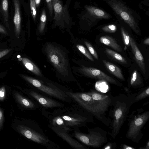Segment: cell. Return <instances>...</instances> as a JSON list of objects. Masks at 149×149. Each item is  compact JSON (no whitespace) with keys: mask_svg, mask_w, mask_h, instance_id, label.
Listing matches in <instances>:
<instances>
[{"mask_svg":"<svg viewBox=\"0 0 149 149\" xmlns=\"http://www.w3.org/2000/svg\"><path fill=\"white\" fill-rule=\"evenodd\" d=\"M138 93L127 96L121 94L114 97L112 96L111 106L113 107L109 115L111 120V137L114 139L117 136L124 122L126 120L132 104L135 102V96Z\"/></svg>","mask_w":149,"mask_h":149,"instance_id":"6da1fadb","label":"cell"},{"mask_svg":"<svg viewBox=\"0 0 149 149\" xmlns=\"http://www.w3.org/2000/svg\"><path fill=\"white\" fill-rule=\"evenodd\" d=\"M66 93L87 112L111 129V120L107 116L106 113L99 102L93 99L88 93L69 92Z\"/></svg>","mask_w":149,"mask_h":149,"instance_id":"7a4b0ae2","label":"cell"},{"mask_svg":"<svg viewBox=\"0 0 149 149\" xmlns=\"http://www.w3.org/2000/svg\"><path fill=\"white\" fill-rule=\"evenodd\" d=\"M131 116L126 137L134 143H139L143 135L142 129L149 118V111L135 115L132 112Z\"/></svg>","mask_w":149,"mask_h":149,"instance_id":"3957f363","label":"cell"},{"mask_svg":"<svg viewBox=\"0 0 149 149\" xmlns=\"http://www.w3.org/2000/svg\"><path fill=\"white\" fill-rule=\"evenodd\" d=\"M113 10L137 34L140 30L136 19L131 10L121 0H104Z\"/></svg>","mask_w":149,"mask_h":149,"instance_id":"277c9868","label":"cell"},{"mask_svg":"<svg viewBox=\"0 0 149 149\" xmlns=\"http://www.w3.org/2000/svg\"><path fill=\"white\" fill-rule=\"evenodd\" d=\"M88 129V134L74 131V136L85 145L95 148L100 147L108 142V133L106 131L99 127Z\"/></svg>","mask_w":149,"mask_h":149,"instance_id":"5b68a950","label":"cell"},{"mask_svg":"<svg viewBox=\"0 0 149 149\" xmlns=\"http://www.w3.org/2000/svg\"><path fill=\"white\" fill-rule=\"evenodd\" d=\"M45 51L48 59L57 70L63 75H67L68 62L63 51L59 48L48 43L45 47Z\"/></svg>","mask_w":149,"mask_h":149,"instance_id":"8992f818","label":"cell"},{"mask_svg":"<svg viewBox=\"0 0 149 149\" xmlns=\"http://www.w3.org/2000/svg\"><path fill=\"white\" fill-rule=\"evenodd\" d=\"M20 76L26 81L48 95L62 100L67 101V95L60 89L46 86L33 78L23 74H21Z\"/></svg>","mask_w":149,"mask_h":149,"instance_id":"52a82bcc","label":"cell"},{"mask_svg":"<svg viewBox=\"0 0 149 149\" xmlns=\"http://www.w3.org/2000/svg\"><path fill=\"white\" fill-rule=\"evenodd\" d=\"M18 132L27 139L44 145H47L50 141L45 135L24 125H19L16 127Z\"/></svg>","mask_w":149,"mask_h":149,"instance_id":"ba28073f","label":"cell"},{"mask_svg":"<svg viewBox=\"0 0 149 149\" xmlns=\"http://www.w3.org/2000/svg\"><path fill=\"white\" fill-rule=\"evenodd\" d=\"M54 16V19L57 26H63L65 24L68 23L70 20L67 6H63L60 0H52Z\"/></svg>","mask_w":149,"mask_h":149,"instance_id":"9c48e42d","label":"cell"},{"mask_svg":"<svg viewBox=\"0 0 149 149\" xmlns=\"http://www.w3.org/2000/svg\"><path fill=\"white\" fill-rule=\"evenodd\" d=\"M80 72L84 76L104 81L117 86L120 84L115 79L101 71L90 67L82 65L79 69Z\"/></svg>","mask_w":149,"mask_h":149,"instance_id":"30bf717a","label":"cell"},{"mask_svg":"<svg viewBox=\"0 0 149 149\" xmlns=\"http://www.w3.org/2000/svg\"><path fill=\"white\" fill-rule=\"evenodd\" d=\"M50 128L58 136L66 141L71 146L77 149L88 148L72 138L67 132L57 127L50 126Z\"/></svg>","mask_w":149,"mask_h":149,"instance_id":"8fae6325","label":"cell"},{"mask_svg":"<svg viewBox=\"0 0 149 149\" xmlns=\"http://www.w3.org/2000/svg\"><path fill=\"white\" fill-rule=\"evenodd\" d=\"M29 94L44 107L47 108L62 107L63 106V104L53 99L44 97L35 91H31Z\"/></svg>","mask_w":149,"mask_h":149,"instance_id":"7c38bea8","label":"cell"},{"mask_svg":"<svg viewBox=\"0 0 149 149\" xmlns=\"http://www.w3.org/2000/svg\"><path fill=\"white\" fill-rule=\"evenodd\" d=\"M63 120L65 125L68 127H78L84 125L87 122H93L86 117L79 116H73L70 115L60 116Z\"/></svg>","mask_w":149,"mask_h":149,"instance_id":"4fadbf2b","label":"cell"},{"mask_svg":"<svg viewBox=\"0 0 149 149\" xmlns=\"http://www.w3.org/2000/svg\"><path fill=\"white\" fill-rule=\"evenodd\" d=\"M130 45L136 62L143 73L145 74L146 72V67L143 57L134 40L132 38H130Z\"/></svg>","mask_w":149,"mask_h":149,"instance_id":"5bb4252c","label":"cell"},{"mask_svg":"<svg viewBox=\"0 0 149 149\" xmlns=\"http://www.w3.org/2000/svg\"><path fill=\"white\" fill-rule=\"evenodd\" d=\"M14 7L13 22L15 26V36L18 38L21 31V16L19 0H13Z\"/></svg>","mask_w":149,"mask_h":149,"instance_id":"9a60e30c","label":"cell"},{"mask_svg":"<svg viewBox=\"0 0 149 149\" xmlns=\"http://www.w3.org/2000/svg\"><path fill=\"white\" fill-rule=\"evenodd\" d=\"M13 96L17 103L21 107L29 109H32L35 108V104L32 101L19 92L14 93Z\"/></svg>","mask_w":149,"mask_h":149,"instance_id":"2e32d148","label":"cell"},{"mask_svg":"<svg viewBox=\"0 0 149 149\" xmlns=\"http://www.w3.org/2000/svg\"><path fill=\"white\" fill-rule=\"evenodd\" d=\"M86 10L91 16L98 19H109L111 16L102 10L95 7L86 6Z\"/></svg>","mask_w":149,"mask_h":149,"instance_id":"e0dca14e","label":"cell"},{"mask_svg":"<svg viewBox=\"0 0 149 149\" xmlns=\"http://www.w3.org/2000/svg\"><path fill=\"white\" fill-rule=\"evenodd\" d=\"M100 41L102 43L110 47L117 51L121 52L122 50L116 40L112 37L108 36H103L100 38Z\"/></svg>","mask_w":149,"mask_h":149,"instance_id":"ac0fdd59","label":"cell"},{"mask_svg":"<svg viewBox=\"0 0 149 149\" xmlns=\"http://www.w3.org/2000/svg\"><path fill=\"white\" fill-rule=\"evenodd\" d=\"M103 62L109 71L118 78L123 80H125L121 69L115 64L105 60Z\"/></svg>","mask_w":149,"mask_h":149,"instance_id":"d6986e66","label":"cell"},{"mask_svg":"<svg viewBox=\"0 0 149 149\" xmlns=\"http://www.w3.org/2000/svg\"><path fill=\"white\" fill-rule=\"evenodd\" d=\"M21 60L23 64L27 69L36 75L42 76V73L39 68L29 59L23 57L21 58Z\"/></svg>","mask_w":149,"mask_h":149,"instance_id":"ffe728a7","label":"cell"},{"mask_svg":"<svg viewBox=\"0 0 149 149\" xmlns=\"http://www.w3.org/2000/svg\"><path fill=\"white\" fill-rule=\"evenodd\" d=\"M51 124L52 125V126L58 127L67 132L70 130V127L65 125L63 120L60 116L54 118L52 120Z\"/></svg>","mask_w":149,"mask_h":149,"instance_id":"44dd1931","label":"cell"},{"mask_svg":"<svg viewBox=\"0 0 149 149\" xmlns=\"http://www.w3.org/2000/svg\"><path fill=\"white\" fill-rule=\"evenodd\" d=\"M105 51L109 55L116 61L124 64L127 63L126 60L121 55L116 52L107 48H106Z\"/></svg>","mask_w":149,"mask_h":149,"instance_id":"7402d4cb","label":"cell"},{"mask_svg":"<svg viewBox=\"0 0 149 149\" xmlns=\"http://www.w3.org/2000/svg\"><path fill=\"white\" fill-rule=\"evenodd\" d=\"M0 9L5 22L8 23L9 17L8 0H1Z\"/></svg>","mask_w":149,"mask_h":149,"instance_id":"603a6c76","label":"cell"},{"mask_svg":"<svg viewBox=\"0 0 149 149\" xmlns=\"http://www.w3.org/2000/svg\"><path fill=\"white\" fill-rule=\"evenodd\" d=\"M141 81L139 77L137 72L135 70L133 72L131 78L130 84L132 86H139L141 84Z\"/></svg>","mask_w":149,"mask_h":149,"instance_id":"cb8c5ba5","label":"cell"},{"mask_svg":"<svg viewBox=\"0 0 149 149\" xmlns=\"http://www.w3.org/2000/svg\"><path fill=\"white\" fill-rule=\"evenodd\" d=\"M47 20L46 13L44 9L42 10L40 17V21L38 28L40 33H42L45 29Z\"/></svg>","mask_w":149,"mask_h":149,"instance_id":"d4e9b609","label":"cell"},{"mask_svg":"<svg viewBox=\"0 0 149 149\" xmlns=\"http://www.w3.org/2000/svg\"><path fill=\"white\" fill-rule=\"evenodd\" d=\"M76 46L81 53L85 56L91 61H94V60L91 54L86 48L83 45L78 44Z\"/></svg>","mask_w":149,"mask_h":149,"instance_id":"484cf974","label":"cell"},{"mask_svg":"<svg viewBox=\"0 0 149 149\" xmlns=\"http://www.w3.org/2000/svg\"><path fill=\"white\" fill-rule=\"evenodd\" d=\"M149 96V87L143 91L141 93L138 94L135 97V102L143 99Z\"/></svg>","mask_w":149,"mask_h":149,"instance_id":"4316f807","label":"cell"},{"mask_svg":"<svg viewBox=\"0 0 149 149\" xmlns=\"http://www.w3.org/2000/svg\"><path fill=\"white\" fill-rule=\"evenodd\" d=\"M120 30L124 43L125 45L129 47L130 45V38L127 32L122 26L121 27Z\"/></svg>","mask_w":149,"mask_h":149,"instance_id":"83f0119b","label":"cell"},{"mask_svg":"<svg viewBox=\"0 0 149 149\" xmlns=\"http://www.w3.org/2000/svg\"><path fill=\"white\" fill-rule=\"evenodd\" d=\"M102 30L105 32L109 33H114L117 30L116 26L113 24L105 26L102 28Z\"/></svg>","mask_w":149,"mask_h":149,"instance_id":"f1b7e54d","label":"cell"},{"mask_svg":"<svg viewBox=\"0 0 149 149\" xmlns=\"http://www.w3.org/2000/svg\"><path fill=\"white\" fill-rule=\"evenodd\" d=\"M31 11L33 20L35 21L37 14L36 6L35 0H29Z\"/></svg>","mask_w":149,"mask_h":149,"instance_id":"f546056e","label":"cell"},{"mask_svg":"<svg viewBox=\"0 0 149 149\" xmlns=\"http://www.w3.org/2000/svg\"><path fill=\"white\" fill-rule=\"evenodd\" d=\"M85 44L88 48L91 54L96 59H98V56L96 50L94 49L92 45L87 41L85 42Z\"/></svg>","mask_w":149,"mask_h":149,"instance_id":"4dcf8cb0","label":"cell"},{"mask_svg":"<svg viewBox=\"0 0 149 149\" xmlns=\"http://www.w3.org/2000/svg\"><path fill=\"white\" fill-rule=\"evenodd\" d=\"M4 120V113L3 110L0 107V132L3 126Z\"/></svg>","mask_w":149,"mask_h":149,"instance_id":"1f68e13d","label":"cell"},{"mask_svg":"<svg viewBox=\"0 0 149 149\" xmlns=\"http://www.w3.org/2000/svg\"><path fill=\"white\" fill-rule=\"evenodd\" d=\"M6 96V91L5 86H3L0 88V101L4 100Z\"/></svg>","mask_w":149,"mask_h":149,"instance_id":"d6a6232c","label":"cell"},{"mask_svg":"<svg viewBox=\"0 0 149 149\" xmlns=\"http://www.w3.org/2000/svg\"><path fill=\"white\" fill-rule=\"evenodd\" d=\"M50 15L52 16L53 11V8L52 0H46Z\"/></svg>","mask_w":149,"mask_h":149,"instance_id":"836d02e7","label":"cell"},{"mask_svg":"<svg viewBox=\"0 0 149 149\" xmlns=\"http://www.w3.org/2000/svg\"><path fill=\"white\" fill-rule=\"evenodd\" d=\"M116 146V143L109 142L107 143L102 148L103 149H113L115 148Z\"/></svg>","mask_w":149,"mask_h":149,"instance_id":"e575fe53","label":"cell"},{"mask_svg":"<svg viewBox=\"0 0 149 149\" xmlns=\"http://www.w3.org/2000/svg\"><path fill=\"white\" fill-rule=\"evenodd\" d=\"M11 50V49H6L0 50V58L6 55Z\"/></svg>","mask_w":149,"mask_h":149,"instance_id":"d590c367","label":"cell"},{"mask_svg":"<svg viewBox=\"0 0 149 149\" xmlns=\"http://www.w3.org/2000/svg\"><path fill=\"white\" fill-rule=\"evenodd\" d=\"M120 148L122 149H135V148L132 147L127 146L126 144H123L121 145Z\"/></svg>","mask_w":149,"mask_h":149,"instance_id":"8d00e7d4","label":"cell"},{"mask_svg":"<svg viewBox=\"0 0 149 149\" xmlns=\"http://www.w3.org/2000/svg\"><path fill=\"white\" fill-rule=\"evenodd\" d=\"M0 33L4 34H7L6 29L0 24Z\"/></svg>","mask_w":149,"mask_h":149,"instance_id":"74e56055","label":"cell"},{"mask_svg":"<svg viewBox=\"0 0 149 149\" xmlns=\"http://www.w3.org/2000/svg\"><path fill=\"white\" fill-rule=\"evenodd\" d=\"M140 149H149V141L148 140L146 144L144 147H140L139 148Z\"/></svg>","mask_w":149,"mask_h":149,"instance_id":"f35d334b","label":"cell"},{"mask_svg":"<svg viewBox=\"0 0 149 149\" xmlns=\"http://www.w3.org/2000/svg\"><path fill=\"white\" fill-rule=\"evenodd\" d=\"M143 43L146 45H149V38H148L144 40L143 42Z\"/></svg>","mask_w":149,"mask_h":149,"instance_id":"ab89813d","label":"cell"},{"mask_svg":"<svg viewBox=\"0 0 149 149\" xmlns=\"http://www.w3.org/2000/svg\"><path fill=\"white\" fill-rule=\"evenodd\" d=\"M35 1L36 7H38L40 4L41 0H35Z\"/></svg>","mask_w":149,"mask_h":149,"instance_id":"60d3db41","label":"cell"}]
</instances>
